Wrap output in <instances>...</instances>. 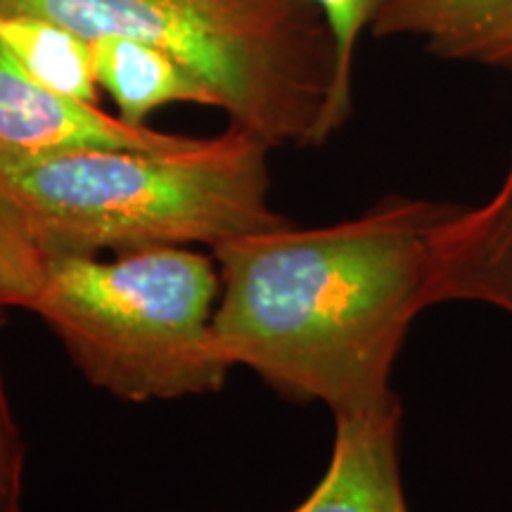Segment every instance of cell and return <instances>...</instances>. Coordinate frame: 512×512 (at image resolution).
<instances>
[{"mask_svg": "<svg viewBox=\"0 0 512 512\" xmlns=\"http://www.w3.org/2000/svg\"><path fill=\"white\" fill-rule=\"evenodd\" d=\"M430 294L432 306L472 302L512 316V157L494 195L460 204L439 230Z\"/></svg>", "mask_w": 512, "mask_h": 512, "instance_id": "cell-6", "label": "cell"}, {"mask_svg": "<svg viewBox=\"0 0 512 512\" xmlns=\"http://www.w3.org/2000/svg\"><path fill=\"white\" fill-rule=\"evenodd\" d=\"M91 43L98 86L105 88L128 124L147 126L152 112L174 102L214 107L207 88L157 46L117 34Z\"/></svg>", "mask_w": 512, "mask_h": 512, "instance_id": "cell-9", "label": "cell"}, {"mask_svg": "<svg viewBox=\"0 0 512 512\" xmlns=\"http://www.w3.org/2000/svg\"><path fill=\"white\" fill-rule=\"evenodd\" d=\"M370 31L411 36L439 60L512 76V0H387Z\"/></svg>", "mask_w": 512, "mask_h": 512, "instance_id": "cell-8", "label": "cell"}, {"mask_svg": "<svg viewBox=\"0 0 512 512\" xmlns=\"http://www.w3.org/2000/svg\"><path fill=\"white\" fill-rule=\"evenodd\" d=\"M323 12L337 48L339 86L344 98L354 102V64L358 43L380 15L387 0H311Z\"/></svg>", "mask_w": 512, "mask_h": 512, "instance_id": "cell-12", "label": "cell"}, {"mask_svg": "<svg viewBox=\"0 0 512 512\" xmlns=\"http://www.w3.org/2000/svg\"><path fill=\"white\" fill-rule=\"evenodd\" d=\"M46 259L27 214L0 190V309H34Z\"/></svg>", "mask_w": 512, "mask_h": 512, "instance_id": "cell-11", "label": "cell"}, {"mask_svg": "<svg viewBox=\"0 0 512 512\" xmlns=\"http://www.w3.org/2000/svg\"><path fill=\"white\" fill-rule=\"evenodd\" d=\"M88 41L128 36L164 50L207 88L230 126L268 147L323 145L351 117L332 31L311 0H0Z\"/></svg>", "mask_w": 512, "mask_h": 512, "instance_id": "cell-3", "label": "cell"}, {"mask_svg": "<svg viewBox=\"0 0 512 512\" xmlns=\"http://www.w3.org/2000/svg\"><path fill=\"white\" fill-rule=\"evenodd\" d=\"M0 46L50 91L98 105L93 43L53 19L0 12Z\"/></svg>", "mask_w": 512, "mask_h": 512, "instance_id": "cell-10", "label": "cell"}, {"mask_svg": "<svg viewBox=\"0 0 512 512\" xmlns=\"http://www.w3.org/2000/svg\"><path fill=\"white\" fill-rule=\"evenodd\" d=\"M401 403L335 418L330 465L290 512H408L399 463Z\"/></svg>", "mask_w": 512, "mask_h": 512, "instance_id": "cell-7", "label": "cell"}, {"mask_svg": "<svg viewBox=\"0 0 512 512\" xmlns=\"http://www.w3.org/2000/svg\"><path fill=\"white\" fill-rule=\"evenodd\" d=\"M24 441L0 373V512L22 510Z\"/></svg>", "mask_w": 512, "mask_h": 512, "instance_id": "cell-13", "label": "cell"}, {"mask_svg": "<svg viewBox=\"0 0 512 512\" xmlns=\"http://www.w3.org/2000/svg\"><path fill=\"white\" fill-rule=\"evenodd\" d=\"M192 140L133 126L121 117H110L93 102L50 91L0 46V152L31 157L83 150L162 152L178 150Z\"/></svg>", "mask_w": 512, "mask_h": 512, "instance_id": "cell-5", "label": "cell"}, {"mask_svg": "<svg viewBox=\"0 0 512 512\" xmlns=\"http://www.w3.org/2000/svg\"><path fill=\"white\" fill-rule=\"evenodd\" d=\"M458 207L387 197L335 226L287 223L214 247L223 356L335 418L392 403L403 339L432 306L434 242Z\"/></svg>", "mask_w": 512, "mask_h": 512, "instance_id": "cell-1", "label": "cell"}, {"mask_svg": "<svg viewBox=\"0 0 512 512\" xmlns=\"http://www.w3.org/2000/svg\"><path fill=\"white\" fill-rule=\"evenodd\" d=\"M216 259L188 247L53 254L34 313L83 377L121 401L219 392L233 366L214 335Z\"/></svg>", "mask_w": 512, "mask_h": 512, "instance_id": "cell-4", "label": "cell"}, {"mask_svg": "<svg viewBox=\"0 0 512 512\" xmlns=\"http://www.w3.org/2000/svg\"><path fill=\"white\" fill-rule=\"evenodd\" d=\"M268 150L230 126L162 152H0V190L27 214L46 256L214 249L290 223L268 204Z\"/></svg>", "mask_w": 512, "mask_h": 512, "instance_id": "cell-2", "label": "cell"}]
</instances>
